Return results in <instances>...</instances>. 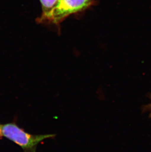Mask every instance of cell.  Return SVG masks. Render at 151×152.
<instances>
[{"label":"cell","mask_w":151,"mask_h":152,"mask_svg":"<svg viewBox=\"0 0 151 152\" xmlns=\"http://www.w3.org/2000/svg\"><path fill=\"white\" fill-rule=\"evenodd\" d=\"M96 0H60L52 12L48 21L57 24L73 13L81 12L92 6Z\"/></svg>","instance_id":"7a4b0ae2"},{"label":"cell","mask_w":151,"mask_h":152,"mask_svg":"<svg viewBox=\"0 0 151 152\" xmlns=\"http://www.w3.org/2000/svg\"><path fill=\"white\" fill-rule=\"evenodd\" d=\"M60 0H40L42 10L41 20H48L52 12L57 6Z\"/></svg>","instance_id":"3957f363"},{"label":"cell","mask_w":151,"mask_h":152,"mask_svg":"<svg viewBox=\"0 0 151 152\" xmlns=\"http://www.w3.org/2000/svg\"><path fill=\"white\" fill-rule=\"evenodd\" d=\"M147 110L150 113V115H151V103L147 106Z\"/></svg>","instance_id":"277c9868"},{"label":"cell","mask_w":151,"mask_h":152,"mask_svg":"<svg viewBox=\"0 0 151 152\" xmlns=\"http://www.w3.org/2000/svg\"><path fill=\"white\" fill-rule=\"evenodd\" d=\"M3 136L19 145L24 152H36L37 147L45 139H54L56 134H32L26 132L15 123L1 125Z\"/></svg>","instance_id":"6da1fadb"},{"label":"cell","mask_w":151,"mask_h":152,"mask_svg":"<svg viewBox=\"0 0 151 152\" xmlns=\"http://www.w3.org/2000/svg\"><path fill=\"white\" fill-rule=\"evenodd\" d=\"M2 137H3V135L1 133V125H0V139H1Z\"/></svg>","instance_id":"5b68a950"}]
</instances>
